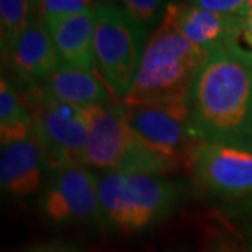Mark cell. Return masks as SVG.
<instances>
[{"mask_svg": "<svg viewBox=\"0 0 252 252\" xmlns=\"http://www.w3.org/2000/svg\"><path fill=\"white\" fill-rule=\"evenodd\" d=\"M200 142L252 147V64L228 51L210 55L188 94Z\"/></svg>", "mask_w": 252, "mask_h": 252, "instance_id": "1", "label": "cell"}, {"mask_svg": "<svg viewBox=\"0 0 252 252\" xmlns=\"http://www.w3.org/2000/svg\"><path fill=\"white\" fill-rule=\"evenodd\" d=\"M210 54L192 44L181 32L170 6L153 30L132 90L124 105L185 101L199 70Z\"/></svg>", "mask_w": 252, "mask_h": 252, "instance_id": "2", "label": "cell"}, {"mask_svg": "<svg viewBox=\"0 0 252 252\" xmlns=\"http://www.w3.org/2000/svg\"><path fill=\"white\" fill-rule=\"evenodd\" d=\"M102 225L121 235H139L164 221L180 205L184 188L167 177L101 172Z\"/></svg>", "mask_w": 252, "mask_h": 252, "instance_id": "3", "label": "cell"}, {"mask_svg": "<svg viewBox=\"0 0 252 252\" xmlns=\"http://www.w3.org/2000/svg\"><path fill=\"white\" fill-rule=\"evenodd\" d=\"M89 142L84 167L101 172H125L167 177L182 162L156 150L130 125L124 105L87 107Z\"/></svg>", "mask_w": 252, "mask_h": 252, "instance_id": "4", "label": "cell"}, {"mask_svg": "<svg viewBox=\"0 0 252 252\" xmlns=\"http://www.w3.org/2000/svg\"><path fill=\"white\" fill-rule=\"evenodd\" d=\"M149 36V30L121 4L102 1L95 7V67L109 90L122 99L133 87Z\"/></svg>", "mask_w": 252, "mask_h": 252, "instance_id": "5", "label": "cell"}, {"mask_svg": "<svg viewBox=\"0 0 252 252\" xmlns=\"http://www.w3.org/2000/svg\"><path fill=\"white\" fill-rule=\"evenodd\" d=\"M32 118V133L45 154L49 172L84 167L89 142L86 109L49 98L38 87L24 101Z\"/></svg>", "mask_w": 252, "mask_h": 252, "instance_id": "6", "label": "cell"}, {"mask_svg": "<svg viewBox=\"0 0 252 252\" xmlns=\"http://www.w3.org/2000/svg\"><path fill=\"white\" fill-rule=\"evenodd\" d=\"M98 174L87 167H69L49 172L39 193L38 207L48 223L59 227L102 225Z\"/></svg>", "mask_w": 252, "mask_h": 252, "instance_id": "7", "label": "cell"}, {"mask_svg": "<svg viewBox=\"0 0 252 252\" xmlns=\"http://www.w3.org/2000/svg\"><path fill=\"white\" fill-rule=\"evenodd\" d=\"M124 111L130 125L147 143L162 154L189 165L190 154L200 140L192 127L188 99L124 105Z\"/></svg>", "mask_w": 252, "mask_h": 252, "instance_id": "8", "label": "cell"}, {"mask_svg": "<svg viewBox=\"0 0 252 252\" xmlns=\"http://www.w3.org/2000/svg\"><path fill=\"white\" fill-rule=\"evenodd\" d=\"M188 167L199 184L219 198H252L251 146L200 142Z\"/></svg>", "mask_w": 252, "mask_h": 252, "instance_id": "9", "label": "cell"}, {"mask_svg": "<svg viewBox=\"0 0 252 252\" xmlns=\"http://www.w3.org/2000/svg\"><path fill=\"white\" fill-rule=\"evenodd\" d=\"M49 177L45 154L34 133L1 146L0 184L9 199L24 200L42 192Z\"/></svg>", "mask_w": 252, "mask_h": 252, "instance_id": "10", "label": "cell"}, {"mask_svg": "<svg viewBox=\"0 0 252 252\" xmlns=\"http://www.w3.org/2000/svg\"><path fill=\"white\" fill-rule=\"evenodd\" d=\"M11 69L28 83L42 81L62 64L45 21L35 17L3 51Z\"/></svg>", "mask_w": 252, "mask_h": 252, "instance_id": "11", "label": "cell"}, {"mask_svg": "<svg viewBox=\"0 0 252 252\" xmlns=\"http://www.w3.org/2000/svg\"><path fill=\"white\" fill-rule=\"evenodd\" d=\"M171 7L181 32L210 55L228 48L245 18L217 14L184 1L172 3Z\"/></svg>", "mask_w": 252, "mask_h": 252, "instance_id": "12", "label": "cell"}, {"mask_svg": "<svg viewBox=\"0 0 252 252\" xmlns=\"http://www.w3.org/2000/svg\"><path fill=\"white\" fill-rule=\"evenodd\" d=\"M52 36L62 64L91 69L94 59L95 9L66 16L42 18Z\"/></svg>", "mask_w": 252, "mask_h": 252, "instance_id": "13", "label": "cell"}, {"mask_svg": "<svg viewBox=\"0 0 252 252\" xmlns=\"http://www.w3.org/2000/svg\"><path fill=\"white\" fill-rule=\"evenodd\" d=\"M39 89L49 98L80 108L112 104L111 93L102 77L95 76L91 69L61 64L49 77L41 81Z\"/></svg>", "mask_w": 252, "mask_h": 252, "instance_id": "14", "label": "cell"}, {"mask_svg": "<svg viewBox=\"0 0 252 252\" xmlns=\"http://www.w3.org/2000/svg\"><path fill=\"white\" fill-rule=\"evenodd\" d=\"M32 135V118L16 87L1 76L0 81V142L1 146Z\"/></svg>", "mask_w": 252, "mask_h": 252, "instance_id": "15", "label": "cell"}, {"mask_svg": "<svg viewBox=\"0 0 252 252\" xmlns=\"http://www.w3.org/2000/svg\"><path fill=\"white\" fill-rule=\"evenodd\" d=\"M36 17V0H0L1 46L6 51Z\"/></svg>", "mask_w": 252, "mask_h": 252, "instance_id": "16", "label": "cell"}, {"mask_svg": "<svg viewBox=\"0 0 252 252\" xmlns=\"http://www.w3.org/2000/svg\"><path fill=\"white\" fill-rule=\"evenodd\" d=\"M172 3L177 0H119V4L147 30L158 27Z\"/></svg>", "mask_w": 252, "mask_h": 252, "instance_id": "17", "label": "cell"}, {"mask_svg": "<svg viewBox=\"0 0 252 252\" xmlns=\"http://www.w3.org/2000/svg\"><path fill=\"white\" fill-rule=\"evenodd\" d=\"M95 0H36V17L77 14L95 9Z\"/></svg>", "mask_w": 252, "mask_h": 252, "instance_id": "18", "label": "cell"}, {"mask_svg": "<svg viewBox=\"0 0 252 252\" xmlns=\"http://www.w3.org/2000/svg\"><path fill=\"white\" fill-rule=\"evenodd\" d=\"M189 3L223 16L248 17V0H189Z\"/></svg>", "mask_w": 252, "mask_h": 252, "instance_id": "19", "label": "cell"}, {"mask_svg": "<svg viewBox=\"0 0 252 252\" xmlns=\"http://www.w3.org/2000/svg\"><path fill=\"white\" fill-rule=\"evenodd\" d=\"M205 252H252L250 245L233 237H217L207 245Z\"/></svg>", "mask_w": 252, "mask_h": 252, "instance_id": "20", "label": "cell"}, {"mask_svg": "<svg viewBox=\"0 0 252 252\" xmlns=\"http://www.w3.org/2000/svg\"><path fill=\"white\" fill-rule=\"evenodd\" d=\"M26 252H81L79 248L67 244H41L30 248Z\"/></svg>", "mask_w": 252, "mask_h": 252, "instance_id": "21", "label": "cell"}, {"mask_svg": "<svg viewBox=\"0 0 252 252\" xmlns=\"http://www.w3.org/2000/svg\"><path fill=\"white\" fill-rule=\"evenodd\" d=\"M248 17H252V0H248Z\"/></svg>", "mask_w": 252, "mask_h": 252, "instance_id": "22", "label": "cell"}, {"mask_svg": "<svg viewBox=\"0 0 252 252\" xmlns=\"http://www.w3.org/2000/svg\"><path fill=\"white\" fill-rule=\"evenodd\" d=\"M250 248H251V250H252V240H251V244H250Z\"/></svg>", "mask_w": 252, "mask_h": 252, "instance_id": "23", "label": "cell"}]
</instances>
